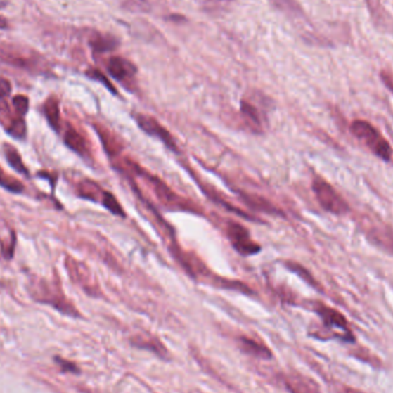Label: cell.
<instances>
[{
	"instance_id": "obj_1",
	"label": "cell",
	"mask_w": 393,
	"mask_h": 393,
	"mask_svg": "<svg viewBox=\"0 0 393 393\" xmlns=\"http://www.w3.org/2000/svg\"><path fill=\"white\" fill-rule=\"evenodd\" d=\"M29 292L36 302L51 305L63 314L70 315L72 318H79V313L75 306L66 298L61 290L59 278H43L34 277L28 285Z\"/></svg>"
},
{
	"instance_id": "obj_2",
	"label": "cell",
	"mask_w": 393,
	"mask_h": 393,
	"mask_svg": "<svg viewBox=\"0 0 393 393\" xmlns=\"http://www.w3.org/2000/svg\"><path fill=\"white\" fill-rule=\"evenodd\" d=\"M349 129L352 135L368 148L369 151L383 161L392 159V148L390 143L384 138L381 132L378 131L371 122L366 120H354Z\"/></svg>"
},
{
	"instance_id": "obj_3",
	"label": "cell",
	"mask_w": 393,
	"mask_h": 393,
	"mask_svg": "<svg viewBox=\"0 0 393 393\" xmlns=\"http://www.w3.org/2000/svg\"><path fill=\"white\" fill-rule=\"evenodd\" d=\"M313 192L324 211L335 215H344L349 211V204L342 198V195L333 188V186L326 182L324 179H314Z\"/></svg>"
},
{
	"instance_id": "obj_4",
	"label": "cell",
	"mask_w": 393,
	"mask_h": 393,
	"mask_svg": "<svg viewBox=\"0 0 393 393\" xmlns=\"http://www.w3.org/2000/svg\"><path fill=\"white\" fill-rule=\"evenodd\" d=\"M38 58L39 56L32 49L21 48L19 45L10 43H0V60L11 66L32 70L37 67Z\"/></svg>"
},
{
	"instance_id": "obj_5",
	"label": "cell",
	"mask_w": 393,
	"mask_h": 393,
	"mask_svg": "<svg viewBox=\"0 0 393 393\" xmlns=\"http://www.w3.org/2000/svg\"><path fill=\"white\" fill-rule=\"evenodd\" d=\"M226 235L233 244V249L242 255H257L262 247L252 240L245 226L237 222H229L226 226Z\"/></svg>"
},
{
	"instance_id": "obj_6",
	"label": "cell",
	"mask_w": 393,
	"mask_h": 393,
	"mask_svg": "<svg viewBox=\"0 0 393 393\" xmlns=\"http://www.w3.org/2000/svg\"><path fill=\"white\" fill-rule=\"evenodd\" d=\"M66 268L72 281L82 286L90 295H97L98 288L95 280L92 277L91 271L84 264L68 257L66 259Z\"/></svg>"
},
{
	"instance_id": "obj_7",
	"label": "cell",
	"mask_w": 393,
	"mask_h": 393,
	"mask_svg": "<svg viewBox=\"0 0 393 393\" xmlns=\"http://www.w3.org/2000/svg\"><path fill=\"white\" fill-rule=\"evenodd\" d=\"M136 121L138 123L139 128L143 131L146 132L148 135L157 137L160 139L161 142H164L167 145L168 148H172L174 151H176V143L174 141L173 136L170 135L167 129H165L164 127L161 126L160 123L157 122V120L153 117H148L144 114H138L136 117Z\"/></svg>"
},
{
	"instance_id": "obj_8",
	"label": "cell",
	"mask_w": 393,
	"mask_h": 393,
	"mask_svg": "<svg viewBox=\"0 0 393 393\" xmlns=\"http://www.w3.org/2000/svg\"><path fill=\"white\" fill-rule=\"evenodd\" d=\"M284 387L290 393H322L318 384L300 373H288L282 376Z\"/></svg>"
},
{
	"instance_id": "obj_9",
	"label": "cell",
	"mask_w": 393,
	"mask_h": 393,
	"mask_svg": "<svg viewBox=\"0 0 393 393\" xmlns=\"http://www.w3.org/2000/svg\"><path fill=\"white\" fill-rule=\"evenodd\" d=\"M367 238L371 244L393 255V229L387 224H374L367 230Z\"/></svg>"
},
{
	"instance_id": "obj_10",
	"label": "cell",
	"mask_w": 393,
	"mask_h": 393,
	"mask_svg": "<svg viewBox=\"0 0 393 393\" xmlns=\"http://www.w3.org/2000/svg\"><path fill=\"white\" fill-rule=\"evenodd\" d=\"M148 181L151 183L153 191L161 204L172 208H177V210H189V205L186 204L183 199H179V195H175L164 182H161L160 179L150 177Z\"/></svg>"
},
{
	"instance_id": "obj_11",
	"label": "cell",
	"mask_w": 393,
	"mask_h": 393,
	"mask_svg": "<svg viewBox=\"0 0 393 393\" xmlns=\"http://www.w3.org/2000/svg\"><path fill=\"white\" fill-rule=\"evenodd\" d=\"M315 311L320 315V318L323 320L324 324L327 327L337 328V329L344 331L346 335H351L347 320L344 318V315L340 311L331 309V307H328L323 304H318L315 306Z\"/></svg>"
},
{
	"instance_id": "obj_12",
	"label": "cell",
	"mask_w": 393,
	"mask_h": 393,
	"mask_svg": "<svg viewBox=\"0 0 393 393\" xmlns=\"http://www.w3.org/2000/svg\"><path fill=\"white\" fill-rule=\"evenodd\" d=\"M239 349L247 356H253V358L264 359V360H269L273 356L271 349H268V346L264 345L262 342L251 338V337L240 336L238 338Z\"/></svg>"
},
{
	"instance_id": "obj_13",
	"label": "cell",
	"mask_w": 393,
	"mask_h": 393,
	"mask_svg": "<svg viewBox=\"0 0 393 393\" xmlns=\"http://www.w3.org/2000/svg\"><path fill=\"white\" fill-rule=\"evenodd\" d=\"M108 70L110 75L117 81L131 79L137 72L136 67L130 61L120 57H113L108 60Z\"/></svg>"
},
{
	"instance_id": "obj_14",
	"label": "cell",
	"mask_w": 393,
	"mask_h": 393,
	"mask_svg": "<svg viewBox=\"0 0 393 393\" xmlns=\"http://www.w3.org/2000/svg\"><path fill=\"white\" fill-rule=\"evenodd\" d=\"M63 142L67 148L83 157H90V148H89L86 139L74 128H68L63 135Z\"/></svg>"
},
{
	"instance_id": "obj_15",
	"label": "cell",
	"mask_w": 393,
	"mask_h": 393,
	"mask_svg": "<svg viewBox=\"0 0 393 393\" xmlns=\"http://www.w3.org/2000/svg\"><path fill=\"white\" fill-rule=\"evenodd\" d=\"M131 344L136 346V347H138V349L152 351V352L157 354V356H161V358L168 356V351L166 349V346L161 343L160 340L155 338V337L139 335V336L132 338Z\"/></svg>"
},
{
	"instance_id": "obj_16",
	"label": "cell",
	"mask_w": 393,
	"mask_h": 393,
	"mask_svg": "<svg viewBox=\"0 0 393 393\" xmlns=\"http://www.w3.org/2000/svg\"><path fill=\"white\" fill-rule=\"evenodd\" d=\"M43 110H44L45 119L48 121L51 128L54 131H60V106L59 101L56 97H50L46 99L44 105H43Z\"/></svg>"
},
{
	"instance_id": "obj_17",
	"label": "cell",
	"mask_w": 393,
	"mask_h": 393,
	"mask_svg": "<svg viewBox=\"0 0 393 393\" xmlns=\"http://www.w3.org/2000/svg\"><path fill=\"white\" fill-rule=\"evenodd\" d=\"M4 155H5L7 162H8V165H10L13 169L21 174V175L29 176V170L28 168L25 167V165L23 164L22 157H21L20 152L13 145L4 144Z\"/></svg>"
},
{
	"instance_id": "obj_18",
	"label": "cell",
	"mask_w": 393,
	"mask_h": 393,
	"mask_svg": "<svg viewBox=\"0 0 393 393\" xmlns=\"http://www.w3.org/2000/svg\"><path fill=\"white\" fill-rule=\"evenodd\" d=\"M240 112L247 124L252 127V129L260 130L262 126V113L255 105L249 101H243L240 103Z\"/></svg>"
},
{
	"instance_id": "obj_19",
	"label": "cell",
	"mask_w": 393,
	"mask_h": 393,
	"mask_svg": "<svg viewBox=\"0 0 393 393\" xmlns=\"http://www.w3.org/2000/svg\"><path fill=\"white\" fill-rule=\"evenodd\" d=\"M77 191H79V195L81 198L98 202H101V197L104 193V191L101 189V186H98L97 183L90 181V179H84L82 182H79Z\"/></svg>"
},
{
	"instance_id": "obj_20",
	"label": "cell",
	"mask_w": 393,
	"mask_h": 393,
	"mask_svg": "<svg viewBox=\"0 0 393 393\" xmlns=\"http://www.w3.org/2000/svg\"><path fill=\"white\" fill-rule=\"evenodd\" d=\"M95 129L97 130L98 136L101 138L103 146H104L105 151L108 152V155H117L121 148V145L115 139V136L112 135L110 131L101 127L95 126Z\"/></svg>"
},
{
	"instance_id": "obj_21",
	"label": "cell",
	"mask_w": 393,
	"mask_h": 393,
	"mask_svg": "<svg viewBox=\"0 0 393 393\" xmlns=\"http://www.w3.org/2000/svg\"><path fill=\"white\" fill-rule=\"evenodd\" d=\"M243 198L245 200L246 204L251 206L252 208H255L257 211H262L264 213H275V214L281 213L271 202H267L266 199L262 198V197H259V195H245L244 193Z\"/></svg>"
},
{
	"instance_id": "obj_22",
	"label": "cell",
	"mask_w": 393,
	"mask_h": 393,
	"mask_svg": "<svg viewBox=\"0 0 393 393\" xmlns=\"http://www.w3.org/2000/svg\"><path fill=\"white\" fill-rule=\"evenodd\" d=\"M90 44L96 52H108V51L115 50L119 45V41L112 36H97L90 41Z\"/></svg>"
},
{
	"instance_id": "obj_23",
	"label": "cell",
	"mask_w": 393,
	"mask_h": 393,
	"mask_svg": "<svg viewBox=\"0 0 393 393\" xmlns=\"http://www.w3.org/2000/svg\"><path fill=\"white\" fill-rule=\"evenodd\" d=\"M7 134L12 136L13 138L25 139L27 136V124L22 117H18L12 119L8 123Z\"/></svg>"
},
{
	"instance_id": "obj_24",
	"label": "cell",
	"mask_w": 393,
	"mask_h": 393,
	"mask_svg": "<svg viewBox=\"0 0 393 393\" xmlns=\"http://www.w3.org/2000/svg\"><path fill=\"white\" fill-rule=\"evenodd\" d=\"M269 1L288 15L300 16L302 14V8L296 0H269Z\"/></svg>"
},
{
	"instance_id": "obj_25",
	"label": "cell",
	"mask_w": 393,
	"mask_h": 393,
	"mask_svg": "<svg viewBox=\"0 0 393 393\" xmlns=\"http://www.w3.org/2000/svg\"><path fill=\"white\" fill-rule=\"evenodd\" d=\"M0 186L7 191L13 192V193H21L25 190L22 183L14 179V177L8 176L1 167H0Z\"/></svg>"
},
{
	"instance_id": "obj_26",
	"label": "cell",
	"mask_w": 393,
	"mask_h": 393,
	"mask_svg": "<svg viewBox=\"0 0 393 393\" xmlns=\"http://www.w3.org/2000/svg\"><path fill=\"white\" fill-rule=\"evenodd\" d=\"M101 202L104 205V207L108 210L112 214L117 215V217H124V211L121 207V205L117 202L115 195H112L110 192L104 191Z\"/></svg>"
},
{
	"instance_id": "obj_27",
	"label": "cell",
	"mask_w": 393,
	"mask_h": 393,
	"mask_svg": "<svg viewBox=\"0 0 393 393\" xmlns=\"http://www.w3.org/2000/svg\"><path fill=\"white\" fill-rule=\"evenodd\" d=\"M15 246L16 236L14 233H11L10 238L5 240V242L1 240V243H0V251H1L4 258L6 259V260L12 259L13 255H14V251H15Z\"/></svg>"
},
{
	"instance_id": "obj_28",
	"label": "cell",
	"mask_w": 393,
	"mask_h": 393,
	"mask_svg": "<svg viewBox=\"0 0 393 393\" xmlns=\"http://www.w3.org/2000/svg\"><path fill=\"white\" fill-rule=\"evenodd\" d=\"M13 106L19 117H25L29 110V98L25 95H18L13 98Z\"/></svg>"
},
{
	"instance_id": "obj_29",
	"label": "cell",
	"mask_w": 393,
	"mask_h": 393,
	"mask_svg": "<svg viewBox=\"0 0 393 393\" xmlns=\"http://www.w3.org/2000/svg\"><path fill=\"white\" fill-rule=\"evenodd\" d=\"M288 267H289L291 271H295L297 275L302 277V280H305L307 283L313 286H318L314 278L311 277L309 271H306L305 268H302V266H299V264H288Z\"/></svg>"
},
{
	"instance_id": "obj_30",
	"label": "cell",
	"mask_w": 393,
	"mask_h": 393,
	"mask_svg": "<svg viewBox=\"0 0 393 393\" xmlns=\"http://www.w3.org/2000/svg\"><path fill=\"white\" fill-rule=\"evenodd\" d=\"M88 76L89 77H90V79H96V81H98V82L103 83V84H104L105 86H106V88H108L110 92H113V94H117V90H115V88H113V85L110 84V81H108V77H106V76H105L104 74H103V72H101V70H89Z\"/></svg>"
},
{
	"instance_id": "obj_31",
	"label": "cell",
	"mask_w": 393,
	"mask_h": 393,
	"mask_svg": "<svg viewBox=\"0 0 393 393\" xmlns=\"http://www.w3.org/2000/svg\"><path fill=\"white\" fill-rule=\"evenodd\" d=\"M54 361L57 362L63 373H72V374H79V369L77 368V366H76L74 362L68 361L66 359L56 356V358H54Z\"/></svg>"
},
{
	"instance_id": "obj_32",
	"label": "cell",
	"mask_w": 393,
	"mask_h": 393,
	"mask_svg": "<svg viewBox=\"0 0 393 393\" xmlns=\"http://www.w3.org/2000/svg\"><path fill=\"white\" fill-rule=\"evenodd\" d=\"M380 77H381L383 84L393 95V72H389V70H382Z\"/></svg>"
},
{
	"instance_id": "obj_33",
	"label": "cell",
	"mask_w": 393,
	"mask_h": 393,
	"mask_svg": "<svg viewBox=\"0 0 393 393\" xmlns=\"http://www.w3.org/2000/svg\"><path fill=\"white\" fill-rule=\"evenodd\" d=\"M12 91V85L10 81L4 77H0V99L7 97Z\"/></svg>"
},
{
	"instance_id": "obj_34",
	"label": "cell",
	"mask_w": 393,
	"mask_h": 393,
	"mask_svg": "<svg viewBox=\"0 0 393 393\" xmlns=\"http://www.w3.org/2000/svg\"><path fill=\"white\" fill-rule=\"evenodd\" d=\"M345 393H368L365 391L358 390V389H352V387H346Z\"/></svg>"
},
{
	"instance_id": "obj_35",
	"label": "cell",
	"mask_w": 393,
	"mask_h": 393,
	"mask_svg": "<svg viewBox=\"0 0 393 393\" xmlns=\"http://www.w3.org/2000/svg\"><path fill=\"white\" fill-rule=\"evenodd\" d=\"M7 25H8V23H7L6 20L4 19L3 16H0V29H6Z\"/></svg>"
},
{
	"instance_id": "obj_36",
	"label": "cell",
	"mask_w": 393,
	"mask_h": 393,
	"mask_svg": "<svg viewBox=\"0 0 393 393\" xmlns=\"http://www.w3.org/2000/svg\"><path fill=\"white\" fill-rule=\"evenodd\" d=\"M206 1V0H204ZM207 1H217V3H230V1H233V0H207Z\"/></svg>"
},
{
	"instance_id": "obj_37",
	"label": "cell",
	"mask_w": 393,
	"mask_h": 393,
	"mask_svg": "<svg viewBox=\"0 0 393 393\" xmlns=\"http://www.w3.org/2000/svg\"><path fill=\"white\" fill-rule=\"evenodd\" d=\"M7 1H4V0H0V10H3L4 7L6 6Z\"/></svg>"
}]
</instances>
